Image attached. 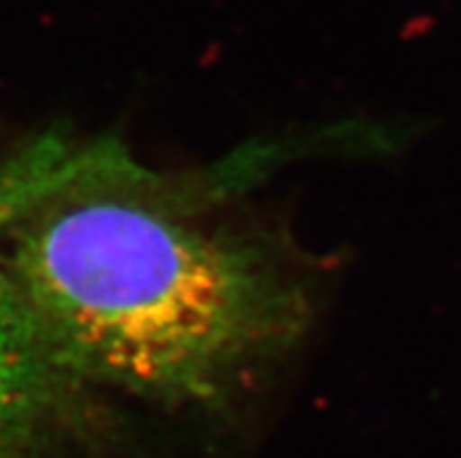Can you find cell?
<instances>
[{"label":"cell","instance_id":"6da1fadb","mask_svg":"<svg viewBox=\"0 0 461 458\" xmlns=\"http://www.w3.org/2000/svg\"><path fill=\"white\" fill-rule=\"evenodd\" d=\"M0 265L47 358L162 395L234 379L293 323L253 248L139 192L0 183Z\"/></svg>","mask_w":461,"mask_h":458},{"label":"cell","instance_id":"7a4b0ae2","mask_svg":"<svg viewBox=\"0 0 461 458\" xmlns=\"http://www.w3.org/2000/svg\"><path fill=\"white\" fill-rule=\"evenodd\" d=\"M47 363L50 358L0 265V458H14L22 447Z\"/></svg>","mask_w":461,"mask_h":458}]
</instances>
